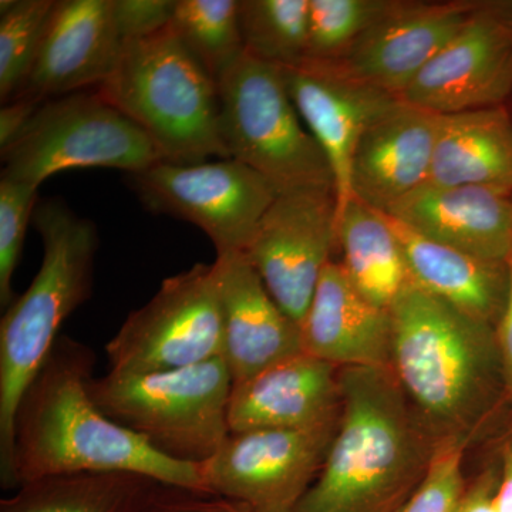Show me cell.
<instances>
[{
    "instance_id": "obj_34",
    "label": "cell",
    "mask_w": 512,
    "mask_h": 512,
    "mask_svg": "<svg viewBox=\"0 0 512 512\" xmlns=\"http://www.w3.org/2000/svg\"><path fill=\"white\" fill-rule=\"evenodd\" d=\"M505 268H507V295H505L504 309L498 320V332L495 336H497L505 383L512 394V251L505 261Z\"/></svg>"
},
{
    "instance_id": "obj_22",
    "label": "cell",
    "mask_w": 512,
    "mask_h": 512,
    "mask_svg": "<svg viewBox=\"0 0 512 512\" xmlns=\"http://www.w3.org/2000/svg\"><path fill=\"white\" fill-rule=\"evenodd\" d=\"M412 284L481 322L500 320L507 295L505 264L484 261L423 237L387 214Z\"/></svg>"
},
{
    "instance_id": "obj_11",
    "label": "cell",
    "mask_w": 512,
    "mask_h": 512,
    "mask_svg": "<svg viewBox=\"0 0 512 512\" xmlns=\"http://www.w3.org/2000/svg\"><path fill=\"white\" fill-rule=\"evenodd\" d=\"M338 424L339 417L301 429L229 434L200 464L205 493L256 512H293L322 470Z\"/></svg>"
},
{
    "instance_id": "obj_16",
    "label": "cell",
    "mask_w": 512,
    "mask_h": 512,
    "mask_svg": "<svg viewBox=\"0 0 512 512\" xmlns=\"http://www.w3.org/2000/svg\"><path fill=\"white\" fill-rule=\"evenodd\" d=\"M121 47L113 0H59L16 97L43 103L97 89L113 72Z\"/></svg>"
},
{
    "instance_id": "obj_25",
    "label": "cell",
    "mask_w": 512,
    "mask_h": 512,
    "mask_svg": "<svg viewBox=\"0 0 512 512\" xmlns=\"http://www.w3.org/2000/svg\"><path fill=\"white\" fill-rule=\"evenodd\" d=\"M338 247L340 264L357 291L373 305L390 309L409 274L386 212L352 198L339 217Z\"/></svg>"
},
{
    "instance_id": "obj_23",
    "label": "cell",
    "mask_w": 512,
    "mask_h": 512,
    "mask_svg": "<svg viewBox=\"0 0 512 512\" xmlns=\"http://www.w3.org/2000/svg\"><path fill=\"white\" fill-rule=\"evenodd\" d=\"M427 184L512 195V120L503 106L440 116Z\"/></svg>"
},
{
    "instance_id": "obj_35",
    "label": "cell",
    "mask_w": 512,
    "mask_h": 512,
    "mask_svg": "<svg viewBox=\"0 0 512 512\" xmlns=\"http://www.w3.org/2000/svg\"><path fill=\"white\" fill-rule=\"evenodd\" d=\"M151 512H238L237 505L221 498L180 491Z\"/></svg>"
},
{
    "instance_id": "obj_3",
    "label": "cell",
    "mask_w": 512,
    "mask_h": 512,
    "mask_svg": "<svg viewBox=\"0 0 512 512\" xmlns=\"http://www.w3.org/2000/svg\"><path fill=\"white\" fill-rule=\"evenodd\" d=\"M390 370L424 429L458 440L484 410L500 355L491 325L407 282L389 309ZM501 359V357H500Z\"/></svg>"
},
{
    "instance_id": "obj_36",
    "label": "cell",
    "mask_w": 512,
    "mask_h": 512,
    "mask_svg": "<svg viewBox=\"0 0 512 512\" xmlns=\"http://www.w3.org/2000/svg\"><path fill=\"white\" fill-rule=\"evenodd\" d=\"M497 487V478L493 474H484L466 488L457 512H498L495 507Z\"/></svg>"
},
{
    "instance_id": "obj_6",
    "label": "cell",
    "mask_w": 512,
    "mask_h": 512,
    "mask_svg": "<svg viewBox=\"0 0 512 512\" xmlns=\"http://www.w3.org/2000/svg\"><path fill=\"white\" fill-rule=\"evenodd\" d=\"M232 384L227 362L217 357L167 372L92 377L89 393L110 420L164 456L200 466L231 434Z\"/></svg>"
},
{
    "instance_id": "obj_24",
    "label": "cell",
    "mask_w": 512,
    "mask_h": 512,
    "mask_svg": "<svg viewBox=\"0 0 512 512\" xmlns=\"http://www.w3.org/2000/svg\"><path fill=\"white\" fill-rule=\"evenodd\" d=\"M180 491L140 474H66L22 485L0 512H151Z\"/></svg>"
},
{
    "instance_id": "obj_28",
    "label": "cell",
    "mask_w": 512,
    "mask_h": 512,
    "mask_svg": "<svg viewBox=\"0 0 512 512\" xmlns=\"http://www.w3.org/2000/svg\"><path fill=\"white\" fill-rule=\"evenodd\" d=\"M56 0L0 2V100L15 99L28 79Z\"/></svg>"
},
{
    "instance_id": "obj_1",
    "label": "cell",
    "mask_w": 512,
    "mask_h": 512,
    "mask_svg": "<svg viewBox=\"0 0 512 512\" xmlns=\"http://www.w3.org/2000/svg\"><path fill=\"white\" fill-rule=\"evenodd\" d=\"M93 366L87 346L57 339L19 404L6 490L66 474L133 473L208 495L200 466L164 456L101 412L89 393Z\"/></svg>"
},
{
    "instance_id": "obj_30",
    "label": "cell",
    "mask_w": 512,
    "mask_h": 512,
    "mask_svg": "<svg viewBox=\"0 0 512 512\" xmlns=\"http://www.w3.org/2000/svg\"><path fill=\"white\" fill-rule=\"evenodd\" d=\"M37 188L0 178V305L8 309L16 296L12 279L18 269L26 229L35 214Z\"/></svg>"
},
{
    "instance_id": "obj_4",
    "label": "cell",
    "mask_w": 512,
    "mask_h": 512,
    "mask_svg": "<svg viewBox=\"0 0 512 512\" xmlns=\"http://www.w3.org/2000/svg\"><path fill=\"white\" fill-rule=\"evenodd\" d=\"M33 224L43 242V261L25 293L0 320V480L9 483L13 426L23 394L55 348L64 320L90 298L96 225L63 201H43Z\"/></svg>"
},
{
    "instance_id": "obj_31",
    "label": "cell",
    "mask_w": 512,
    "mask_h": 512,
    "mask_svg": "<svg viewBox=\"0 0 512 512\" xmlns=\"http://www.w3.org/2000/svg\"><path fill=\"white\" fill-rule=\"evenodd\" d=\"M466 488L463 446L458 440L441 441L416 490L396 512H457Z\"/></svg>"
},
{
    "instance_id": "obj_14",
    "label": "cell",
    "mask_w": 512,
    "mask_h": 512,
    "mask_svg": "<svg viewBox=\"0 0 512 512\" xmlns=\"http://www.w3.org/2000/svg\"><path fill=\"white\" fill-rule=\"evenodd\" d=\"M281 70L299 116L328 158L339 221L352 200L350 173L357 144L399 99L357 79L340 62L303 59Z\"/></svg>"
},
{
    "instance_id": "obj_12",
    "label": "cell",
    "mask_w": 512,
    "mask_h": 512,
    "mask_svg": "<svg viewBox=\"0 0 512 512\" xmlns=\"http://www.w3.org/2000/svg\"><path fill=\"white\" fill-rule=\"evenodd\" d=\"M336 247L335 188L309 187L276 195L244 254L275 302L301 328Z\"/></svg>"
},
{
    "instance_id": "obj_37",
    "label": "cell",
    "mask_w": 512,
    "mask_h": 512,
    "mask_svg": "<svg viewBox=\"0 0 512 512\" xmlns=\"http://www.w3.org/2000/svg\"><path fill=\"white\" fill-rule=\"evenodd\" d=\"M495 507L498 512H512V448L504 457L503 473L495 493Z\"/></svg>"
},
{
    "instance_id": "obj_20",
    "label": "cell",
    "mask_w": 512,
    "mask_h": 512,
    "mask_svg": "<svg viewBox=\"0 0 512 512\" xmlns=\"http://www.w3.org/2000/svg\"><path fill=\"white\" fill-rule=\"evenodd\" d=\"M303 352L339 367H389V309L367 301L340 262L326 266L301 323Z\"/></svg>"
},
{
    "instance_id": "obj_27",
    "label": "cell",
    "mask_w": 512,
    "mask_h": 512,
    "mask_svg": "<svg viewBox=\"0 0 512 512\" xmlns=\"http://www.w3.org/2000/svg\"><path fill=\"white\" fill-rule=\"evenodd\" d=\"M309 0H239L245 53L284 69L306 59Z\"/></svg>"
},
{
    "instance_id": "obj_13",
    "label": "cell",
    "mask_w": 512,
    "mask_h": 512,
    "mask_svg": "<svg viewBox=\"0 0 512 512\" xmlns=\"http://www.w3.org/2000/svg\"><path fill=\"white\" fill-rule=\"evenodd\" d=\"M512 90V28L484 12H474L464 28L437 53L403 101L436 116L501 106Z\"/></svg>"
},
{
    "instance_id": "obj_39",
    "label": "cell",
    "mask_w": 512,
    "mask_h": 512,
    "mask_svg": "<svg viewBox=\"0 0 512 512\" xmlns=\"http://www.w3.org/2000/svg\"><path fill=\"white\" fill-rule=\"evenodd\" d=\"M511 198H512V195H511Z\"/></svg>"
},
{
    "instance_id": "obj_18",
    "label": "cell",
    "mask_w": 512,
    "mask_h": 512,
    "mask_svg": "<svg viewBox=\"0 0 512 512\" xmlns=\"http://www.w3.org/2000/svg\"><path fill=\"white\" fill-rule=\"evenodd\" d=\"M440 116L399 99L366 128L350 173V191L377 211L429 183Z\"/></svg>"
},
{
    "instance_id": "obj_8",
    "label": "cell",
    "mask_w": 512,
    "mask_h": 512,
    "mask_svg": "<svg viewBox=\"0 0 512 512\" xmlns=\"http://www.w3.org/2000/svg\"><path fill=\"white\" fill-rule=\"evenodd\" d=\"M0 154L2 178L36 188L62 171L114 168L131 175L165 161L153 138L96 89L43 101Z\"/></svg>"
},
{
    "instance_id": "obj_7",
    "label": "cell",
    "mask_w": 512,
    "mask_h": 512,
    "mask_svg": "<svg viewBox=\"0 0 512 512\" xmlns=\"http://www.w3.org/2000/svg\"><path fill=\"white\" fill-rule=\"evenodd\" d=\"M229 158L248 165L278 194L333 187L328 158L303 123L282 70L245 53L218 82Z\"/></svg>"
},
{
    "instance_id": "obj_29",
    "label": "cell",
    "mask_w": 512,
    "mask_h": 512,
    "mask_svg": "<svg viewBox=\"0 0 512 512\" xmlns=\"http://www.w3.org/2000/svg\"><path fill=\"white\" fill-rule=\"evenodd\" d=\"M394 0H309L306 59L340 62Z\"/></svg>"
},
{
    "instance_id": "obj_32",
    "label": "cell",
    "mask_w": 512,
    "mask_h": 512,
    "mask_svg": "<svg viewBox=\"0 0 512 512\" xmlns=\"http://www.w3.org/2000/svg\"><path fill=\"white\" fill-rule=\"evenodd\" d=\"M177 0H113V16L121 42L156 35L170 26Z\"/></svg>"
},
{
    "instance_id": "obj_26",
    "label": "cell",
    "mask_w": 512,
    "mask_h": 512,
    "mask_svg": "<svg viewBox=\"0 0 512 512\" xmlns=\"http://www.w3.org/2000/svg\"><path fill=\"white\" fill-rule=\"evenodd\" d=\"M170 25L217 84L245 55L239 0H177Z\"/></svg>"
},
{
    "instance_id": "obj_15",
    "label": "cell",
    "mask_w": 512,
    "mask_h": 512,
    "mask_svg": "<svg viewBox=\"0 0 512 512\" xmlns=\"http://www.w3.org/2000/svg\"><path fill=\"white\" fill-rule=\"evenodd\" d=\"M474 2H410L394 5L340 63L357 79L400 99L417 74L464 28Z\"/></svg>"
},
{
    "instance_id": "obj_38",
    "label": "cell",
    "mask_w": 512,
    "mask_h": 512,
    "mask_svg": "<svg viewBox=\"0 0 512 512\" xmlns=\"http://www.w3.org/2000/svg\"><path fill=\"white\" fill-rule=\"evenodd\" d=\"M235 505H237L238 512H256L254 510H251V508L245 507V505H241V504H235Z\"/></svg>"
},
{
    "instance_id": "obj_19",
    "label": "cell",
    "mask_w": 512,
    "mask_h": 512,
    "mask_svg": "<svg viewBox=\"0 0 512 512\" xmlns=\"http://www.w3.org/2000/svg\"><path fill=\"white\" fill-rule=\"evenodd\" d=\"M339 367L302 353L232 384L231 433L301 429L338 419Z\"/></svg>"
},
{
    "instance_id": "obj_9",
    "label": "cell",
    "mask_w": 512,
    "mask_h": 512,
    "mask_svg": "<svg viewBox=\"0 0 512 512\" xmlns=\"http://www.w3.org/2000/svg\"><path fill=\"white\" fill-rule=\"evenodd\" d=\"M109 373L143 375L222 357L224 320L214 264L164 279L106 346Z\"/></svg>"
},
{
    "instance_id": "obj_21",
    "label": "cell",
    "mask_w": 512,
    "mask_h": 512,
    "mask_svg": "<svg viewBox=\"0 0 512 512\" xmlns=\"http://www.w3.org/2000/svg\"><path fill=\"white\" fill-rule=\"evenodd\" d=\"M386 214L431 241L505 264L512 251V198L481 187L426 184Z\"/></svg>"
},
{
    "instance_id": "obj_17",
    "label": "cell",
    "mask_w": 512,
    "mask_h": 512,
    "mask_svg": "<svg viewBox=\"0 0 512 512\" xmlns=\"http://www.w3.org/2000/svg\"><path fill=\"white\" fill-rule=\"evenodd\" d=\"M224 320V357L234 383L302 355V335L242 252L214 261Z\"/></svg>"
},
{
    "instance_id": "obj_5",
    "label": "cell",
    "mask_w": 512,
    "mask_h": 512,
    "mask_svg": "<svg viewBox=\"0 0 512 512\" xmlns=\"http://www.w3.org/2000/svg\"><path fill=\"white\" fill-rule=\"evenodd\" d=\"M96 92L153 138L165 161L197 164L229 158L221 131L218 84L173 28L123 43Z\"/></svg>"
},
{
    "instance_id": "obj_2",
    "label": "cell",
    "mask_w": 512,
    "mask_h": 512,
    "mask_svg": "<svg viewBox=\"0 0 512 512\" xmlns=\"http://www.w3.org/2000/svg\"><path fill=\"white\" fill-rule=\"evenodd\" d=\"M338 430L293 512H396L426 473L424 427L389 367H343Z\"/></svg>"
},
{
    "instance_id": "obj_10",
    "label": "cell",
    "mask_w": 512,
    "mask_h": 512,
    "mask_svg": "<svg viewBox=\"0 0 512 512\" xmlns=\"http://www.w3.org/2000/svg\"><path fill=\"white\" fill-rule=\"evenodd\" d=\"M130 177L148 210L200 228L217 255L244 254L278 195L264 177L234 158L197 164L163 161Z\"/></svg>"
},
{
    "instance_id": "obj_33",
    "label": "cell",
    "mask_w": 512,
    "mask_h": 512,
    "mask_svg": "<svg viewBox=\"0 0 512 512\" xmlns=\"http://www.w3.org/2000/svg\"><path fill=\"white\" fill-rule=\"evenodd\" d=\"M40 101L16 97L0 110V150L8 147L25 130L40 107Z\"/></svg>"
}]
</instances>
